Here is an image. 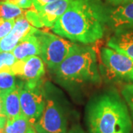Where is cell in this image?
<instances>
[{
  "label": "cell",
  "instance_id": "6da1fadb",
  "mask_svg": "<svg viewBox=\"0 0 133 133\" xmlns=\"http://www.w3.org/2000/svg\"><path fill=\"white\" fill-rule=\"evenodd\" d=\"M106 26L107 8L100 0H72L52 29L72 42L88 44L103 37Z\"/></svg>",
  "mask_w": 133,
  "mask_h": 133
},
{
  "label": "cell",
  "instance_id": "7a4b0ae2",
  "mask_svg": "<svg viewBox=\"0 0 133 133\" xmlns=\"http://www.w3.org/2000/svg\"><path fill=\"white\" fill-rule=\"evenodd\" d=\"M86 123L89 133H132L133 129L128 107L114 90L105 91L89 102Z\"/></svg>",
  "mask_w": 133,
  "mask_h": 133
},
{
  "label": "cell",
  "instance_id": "3957f363",
  "mask_svg": "<svg viewBox=\"0 0 133 133\" xmlns=\"http://www.w3.org/2000/svg\"><path fill=\"white\" fill-rule=\"evenodd\" d=\"M51 71L56 81L68 89L101 82L95 50L88 45L76 44L66 58Z\"/></svg>",
  "mask_w": 133,
  "mask_h": 133
},
{
  "label": "cell",
  "instance_id": "277c9868",
  "mask_svg": "<svg viewBox=\"0 0 133 133\" xmlns=\"http://www.w3.org/2000/svg\"><path fill=\"white\" fill-rule=\"evenodd\" d=\"M45 105L33 125L37 133H67L68 106L61 91L50 81L44 83Z\"/></svg>",
  "mask_w": 133,
  "mask_h": 133
},
{
  "label": "cell",
  "instance_id": "5b68a950",
  "mask_svg": "<svg viewBox=\"0 0 133 133\" xmlns=\"http://www.w3.org/2000/svg\"><path fill=\"white\" fill-rule=\"evenodd\" d=\"M35 34L39 42L40 56L50 70L57 67L66 58L76 44L62 36L39 30Z\"/></svg>",
  "mask_w": 133,
  "mask_h": 133
},
{
  "label": "cell",
  "instance_id": "8992f818",
  "mask_svg": "<svg viewBox=\"0 0 133 133\" xmlns=\"http://www.w3.org/2000/svg\"><path fill=\"white\" fill-rule=\"evenodd\" d=\"M19 98L22 115L33 127L40 118L45 105L44 83L37 81H20Z\"/></svg>",
  "mask_w": 133,
  "mask_h": 133
},
{
  "label": "cell",
  "instance_id": "52a82bcc",
  "mask_svg": "<svg viewBox=\"0 0 133 133\" xmlns=\"http://www.w3.org/2000/svg\"><path fill=\"white\" fill-rule=\"evenodd\" d=\"M101 72L109 79L133 81V58L112 48L101 50Z\"/></svg>",
  "mask_w": 133,
  "mask_h": 133
},
{
  "label": "cell",
  "instance_id": "ba28073f",
  "mask_svg": "<svg viewBox=\"0 0 133 133\" xmlns=\"http://www.w3.org/2000/svg\"><path fill=\"white\" fill-rule=\"evenodd\" d=\"M10 72L26 81H39L45 73L44 62L38 56L17 60L11 67Z\"/></svg>",
  "mask_w": 133,
  "mask_h": 133
},
{
  "label": "cell",
  "instance_id": "9c48e42d",
  "mask_svg": "<svg viewBox=\"0 0 133 133\" xmlns=\"http://www.w3.org/2000/svg\"><path fill=\"white\" fill-rule=\"evenodd\" d=\"M37 29L30 24L24 15L16 18L11 32L0 40V52H12L22 39L34 33Z\"/></svg>",
  "mask_w": 133,
  "mask_h": 133
},
{
  "label": "cell",
  "instance_id": "30bf717a",
  "mask_svg": "<svg viewBox=\"0 0 133 133\" xmlns=\"http://www.w3.org/2000/svg\"><path fill=\"white\" fill-rule=\"evenodd\" d=\"M107 25L114 30L133 27V1L107 8Z\"/></svg>",
  "mask_w": 133,
  "mask_h": 133
},
{
  "label": "cell",
  "instance_id": "8fae6325",
  "mask_svg": "<svg viewBox=\"0 0 133 133\" xmlns=\"http://www.w3.org/2000/svg\"><path fill=\"white\" fill-rule=\"evenodd\" d=\"M72 0H57L36 10L43 27L52 28L68 9Z\"/></svg>",
  "mask_w": 133,
  "mask_h": 133
},
{
  "label": "cell",
  "instance_id": "7c38bea8",
  "mask_svg": "<svg viewBox=\"0 0 133 133\" xmlns=\"http://www.w3.org/2000/svg\"><path fill=\"white\" fill-rule=\"evenodd\" d=\"M107 46L133 58V27L114 30Z\"/></svg>",
  "mask_w": 133,
  "mask_h": 133
},
{
  "label": "cell",
  "instance_id": "4fadbf2b",
  "mask_svg": "<svg viewBox=\"0 0 133 133\" xmlns=\"http://www.w3.org/2000/svg\"><path fill=\"white\" fill-rule=\"evenodd\" d=\"M36 32L22 39L12 51L17 60L33 56H40V46L38 38L35 34Z\"/></svg>",
  "mask_w": 133,
  "mask_h": 133
},
{
  "label": "cell",
  "instance_id": "5bb4252c",
  "mask_svg": "<svg viewBox=\"0 0 133 133\" xmlns=\"http://www.w3.org/2000/svg\"><path fill=\"white\" fill-rule=\"evenodd\" d=\"M3 114L8 120H12L22 115L19 84L16 89L3 96Z\"/></svg>",
  "mask_w": 133,
  "mask_h": 133
},
{
  "label": "cell",
  "instance_id": "9a60e30c",
  "mask_svg": "<svg viewBox=\"0 0 133 133\" xmlns=\"http://www.w3.org/2000/svg\"><path fill=\"white\" fill-rule=\"evenodd\" d=\"M31 125L22 115L12 120H7L5 133H26Z\"/></svg>",
  "mask_w": 133,
  "mask_h": 133
},
{
  "label": "cell",
  "instance_id": "2e32d148",
  "mask_svg": "<svg viewBox=\"0 0 133 133\" xmlns=\"http://www.w3.org/2000/svg\"><path fill=\"white\" fill-rule=\"evenodd\" d=\"M24 14L25 10L23 8L0 1V19H16Z\"/></svg>",
  "mask_w": 133,
  "mask_h": 133
},
{
  "label": "cell",
  "instance_id": "e0dca14e",
  "mask_svg": "<svg viewBox=\"0 0 133 133\" xmlns=\"http://www.w3.org/2000/svg\"><path fill=\"white\" fill-rule=\"evenodd\" d=\"M10 72H0V92L5 95L17 87L16 78Z\"/></svg>",
  "mask_w": 133,
  "mask_h": 133
},
{
  "label": "cell",
  "instance_id": "ac0fdd59",
  "mask_svg": "<svg viewBox=\"0 0 133 133\" xmlns=\"http://www.w3.org/2000/svg\"><path fill=\"white\" fill-rule=\"evenodd\" d=\"M17 59L12 52H0V72H10Z\"/></svg>",
  "mask_w": 133,
  "mask_h": 133
},
{
  "label": "cell",
  "instance_id": "d6986e66",
  "mask_svg": "<svg viewBox=\"0 0 133 133\" xmlns=\"http://www.w3.org/2000/svg\"><path fill=\"white\" fill-rule=\"evenodd\" d=\"M121 95L128 107L129 112L133 121V84H129L125 85L121 90Z\"/></svg>",
  "mask_w": 133,
  "mask_h": 133
},
{
  "label": "cell",
  "instance_id": "ffe728a7",
  "mask_svg": "<svg viewBox=\"0 0 133 133\" xmlns=\"http://www.w3.org/2000/svg\"><path fill=\"white\" fill-rule=\"evenodd\" d=\"M14 24L15 19H0V40L11 32Z\"/></svg>",
  "mask_w": 133,
  "mask_h": 133
},
{
  "label": "cell",
  "instance_id": "44dd1931",
  "mask_svg": "<svg viewBox=\"0 0 133 133\" xmlns=\"http://www.w3.org/2000/svg\"><path fill=\"white\" fill-rule=\"evenodd\" d=\"M5 2L23 9H28L33 7L31 0H5Z\"/></svg>",
  "mask_w": 133,
  "mask_h": 133
},
{
  "label": "cell",
  "instance_id": "7402d4cb",
  "mask_svg": "<svg viewBox=\"0 0 133 133\" xmlns=\"http://www.w3.org/2000/svg\"><path fill=\"white\" fill-rule=\"evenodd\" d=\"M56 1H57V0H31L33 7L36 10L40 9L41 8L44 7V5L54 2Z\"/></svg>",
  "mask_w": 133,
  "mask_h": 133
},
{
  "label": "cell",
  "instance_id": "603a6c76",
  "mask_svg": "<svg viewBox=\"0 0 133 133\" xmlns=\"http://www.w3.org/2000/svg\"><path fill=\"white\" fill-rule=\"evenodd\" d=\"M109 4L112 5V6H118L120 5H123L127 2H131L133 0H107Z\"/></svg>",
  "mask_w": 133,
  "mask_h": 133
},
{
  "label": "cell",
  "instance_id": "cb8c5ba5",
  "mask_svg": "<svg viewBox=\"0 0 133 133\" xmlns=\"http://www.w3.org/2000/svg\"><path fill=\"white\" fill-rule=\"evenodd\" d=\"M67 133H86L80 127H73Z\"/></svg>",
  "mask_w": 133,
  "mask_h": 133
},
{
  "label": "cell",
  "instance_id": "d4e9b609",
  "mask_svg": "<svg viewBox=\"0 0 133 133\" xmlns=\"http://www.w3.org/2000/svg\"><path fill=\"white\" fill-rule=\"evenodd\" d=\"M3 96L4 95L0 92V116H5L3 114Z\"/></svg>",
  "mask_w": 133,
  "mask_h": 133
},
{
  "label": "cell",
  "instance_id": "484cf974",
  "mask_svg": "<svg viewBox=\"0 0 133 133\" xmlns=\"http://www.w3.org/2000/svg\"><path fill=\"white\" fill-rule=\"evenodd\" d=\"M26 133H37L36 132V130H35V129L33 128V127L31 126L30 128L28 129V130L27 131V132Z\"/></svg>",
  "mask_w": 133,
  "mask_h": 133
},
{
  "label": "cell",
  "instance_id": "4316f807",
  "mask_svg": "<svg viewBox=\"0 0 133 133\" xmlns=\"http://www.w3.org/2000/svg\"><path fill=\"white\" fill-rule=\"evenodd\" d=\"M0 133H5V128L0 127Z\"/></svg>",
  "mask_w": 133,
  "mask_h": 133
},
{
  "label": "cell",
  "instance_id": "83f0119b",
  "mask_svg": "<svg viewBox=\"0 0 133 133\" xmlns=\"http://www.w3.org/2000/svg\"><path fill=\"white\" fill-rule=\"evenodd\" d=\"M132 133H133V129H132Z\"/></svg>",
  "mask_w": 133,
  "mask_h": 133
}]
</instances>
